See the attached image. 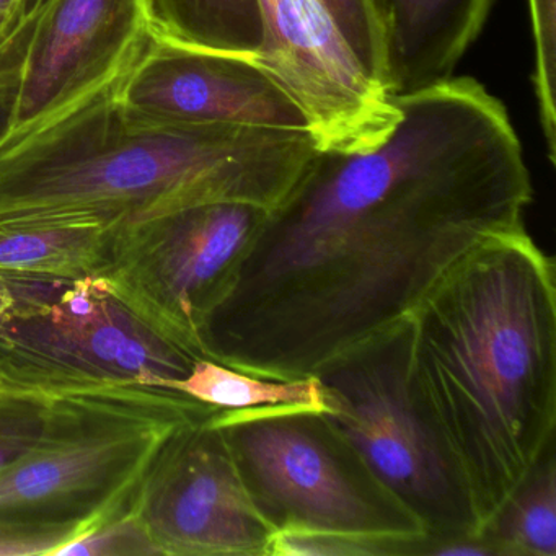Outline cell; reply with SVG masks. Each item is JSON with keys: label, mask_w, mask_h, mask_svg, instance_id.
Returning <instances> with one entry per match:
<instances>
[{"label": "cell", "mask_w": 556, "mask_h": 556, "mask_svg": "<svg viewBox=\"0 0 556 556\" xmlns=\"http://www.w3.org/2000/svg\"><path fill=\"white\" fill-rule=\"evenodd\" d=\"M48 418L50 395L0 390V471L40 442Z\"/></svg>", "instance_id": "ffe728a7"}, {"label": "cell", "mask_w": 556, "mask_h": 556, "mask_svg": "<svg viewBox=\"0 0 556 556\" xmlns=\"http://www.w3.org/2000/svg\"><path fill=\"white\" fill-rule=\"evenodd\" d=\"M382 38L389 97L451 79L483 30L491 0H370Z\"/></svg>", "instance_id": "4fadbf2b"}, {"label": "cell", "mask_w": 556, "mask_h": 556, "mask_svg": "<svg viewBox=\"0 0 556 556\" xmlns=\"http://www.w3.org/2000/svg\"><path fill=\"white\" fill-rule=\"evenodd\" d=\"M15 302L0 328V390L54 393L113 386L168 387L200 357L152 330L99 276L11 279Z\"/></svg>", "instance_id": "52a82bcc"}, {"label": "cell", "mask_w": 556, "mask_h": 556, "mask_svg": "<svg viewBox=\"0 0 556 556\" xmlns=\"http://www.w3.org/2000/svg\"><path fill=\"white\" fill-rule=\"evenodd\" d=\"M240 478L275 532L314 530L426 548L425 529L327 413L301 405L219 408Z\"/></svg>", "instance_id": "5b68a950"}, {"label": "cell", "mask_w": 556, "mask_h": 556, "mask_svg": "<svg viewBox=\"0 0 556 556\" xmlns=\"http://www.w3.org/2000/svg\"><path fill=\"white\" fill-rule=\"evenodd\" d=\"M86 527H43L0 520V556L56 555Z\"/></svg>", "instance_id": "603a6c76"}, {"label": "cell", "mask_w": 556, "mask_h": 556, "mask_svg": "<svg viewBox=\"0 0 556 556\" xmlns=\"http://www.w3.org/2000/svg\"><path fill=\"white\" fill-rule=\"evenodd\" d=\"M30 4L27 8L18 9L12 14L2 15L0 17V53L18 37L25 22H27L28 14H30Z\"/></svg>", "instance_id": "cb8c5ba5"}, {"label": "cell", "mask_w": 556, "mask_h": 556, "mask_svg": "<svg viewBox=\"0 0 556 556\" xmlns=\"http://www.w3.org/2000/svg\"><path fill=\"white\" fill-rule=\"evenodd\" d=\"M116 230L92 213L0 216V275L28 281L102 276Z\"/></svg>", "instance_id": "5bb4252c"}, {"label": "cell", "mask_w": 556, "mask_h": 556, "mask_svg": "<svg viewBox=\"0 0 556 556\" xmlns=\"http://www.w3.org/2000/svg\"><path fill=\"white\" fill-rule=\"evenodd\" d=\"M478 539L493 556H556V454L546 448Z\"/></svg>", "instance_id": "2e32d148"}, {"label": "cell", "mask_w": 556, "mask_h": 556, "mask_svg": "<svg viewBox=\"0 0 556 556\" xmlns=\"http://www.w3.org/2000/svg\"><path fill=\"white\" fill-rule=\"evenodd\" d=\"M344 43L370 83L383 90V53L370 0H321ZM386 92V90H383Z\"/></svg>", "instance_id": "44dd1931"}, {"label": "cell", "mask_w": 556, "mask_h": 556, "mask_svg": "<svg viewBox=\"0 0 556 556\" xmlns=\"http://www.w3.org/2000/svg\"><path fill=\"white\" fill-rule=\"evenodd\" d=\"M366 152L317 149L268 211L204 356L295 380L412 317L465 253L523 229L533 188L503 103L470 77L390 97Z\"/></svg>", "instance_id": "6da1fadb"}, {"label": "cell", "mask_w": 556, "mask_h": 556, "mask_svg": "<svg viewBox=\"0 0 556 556\" xmlns=\"http://www.w3.org/2000/svg\"><path fill=\"white\" fill-rule=\"evenodd\" d=\"M387 555H412V552L400 543L314 530H279L273 533L268 546V556Z\"/></svg>", "instance_id": "7402d4cb"}, {"label": "cell", "mask_w": 556, "mask_h": 556, "mask_svg": "<svg viewBox=\"0 0 556 556\" xmlns=\"http://www.w3.org/2000/svg\"><path fill=\"white\" fill-rule=\"evenodd\" d=\"M142 5L154 40L253 60L265 43L260 0H142Z\"/></svg>", "instance_id": "9a60e30c"}, {"label": "cell", "mask_w": 556, "mask_h": 556, "mask_svg": "<svg viewBox=\"0 0 556 556\" xmlns=\"http://www.w3.org/2000/svg\"><path fill=\"white\" fill-rule=\"evenodd\" d=\"M535 47V87L540 125L548 161H556V0H529Z\"/></svg>", "instance_id": "ac0fdd59"}, {"label": "cell", "mask_w": 556, "mask_h": 556, "mask_svg": "<svg viewBox=\"0 0 556 556\" xmlns=\"http://www.w3.org/2000/svg\"><path fill=\"white\" fill-rule=\"evenodd\" d=\"M115 89L0 155V216L92 213L122 230L216 201L273 210L318 149L308 131L149 122Z\"/></svg>", "instance_id": "3957f363"}, {"label": "cell", "mask_w": 556, "mask_h": 556, "mask_svg": "<svg viewBox=\"0 0 556 556\" xmlns=\"http://www.w3.org/2000/svg\"><path fill=\"white\" fill-rule=\"evenodd\" d=\"M412 317L315 370L327 415L408 507L431 546L477 539L473 516L412 382Z\"/></svg>", "instance_id": "8992f818"}, {"label": "cell", "mask_w": 556, "mask_h": 556, "mask_svg": "<svg viewBox=\"0 0 556 556\" xmlns=\"http://www.w3.org/2000/svg\"><path fill=\"white\" fill-rule=\"evenodd\" d=\"M412 382L477 539L555 444V263L526 227L455 262L412 315Z\"/></svg>", "instance_id": "7a4b0ae2"}, {"label": "cell", "mask_w": 556, "mask_h": 556, "mask_svg": "<svg viewBox=\"0 0 556 556\" xmlns=\"http://www.w3.org/2000/svg\"><path fill=\"white\" fill-rule=\"evenodd\" d=\"M14 286H12L11 279L0 275V328L8 320L9 314H11L12 307H14Z\"/></svg>", "instance_id": "d4e9b609"}, {"label": "cell", "mask_w": 556, "mask_h": 556, "mask_svg": "<svg viewBox=\"0 0 556 556\" xmlns=\"http://www.w3.org/2000/svg\"><path fill=\"white\" fill-rule=\"evenodd\" d=\"M217 406L159 386H113L50 395L43 438L0 471V520L86 527L135 500L165 439Z\"/></svg>", "instance_id": "277c9868"}, {"label": "cell", "mask_w": 556, "mask_h": 556, "mask_svg": "<svg viewBox=\"0 0 556 556\" xmlns=\"http://www.w3.org/2000/svg\"><path fill=\"white\" fill-rule=\"evenodd\" d=\"M148 41L142 0H31L0 155L115 89Z\"/></svg>", "instance_id": "9c48e42d"}, {"label": "cell", "mask_w": 556, "mask_h": 556, "mask_svg": "<svg viewBox=\"0 0 556 556\" xmlns=\"http://www.w3.org/2000/svg\"><path fill=\"white\" fill-rule=\"evenodd\" d=\"M113 99L125 112L164 125L312 132L301 103L253 58L151 37Z\"/></svg>", "instance_id": "7c38bea8"}, {"label": "cell", "mask_w": 556, "mask_h": 556, "mask_svg": "<svg viewBox=\"0 0 556 556\" xmlns=\"http://www.w3.org/2000/svg\"><path fill=\"white\" fill-rule=\"evenodd\" d=\"M211 418L165 439L136 494V517L157 555L268 556L275 530Z\"/></svg>", "instance_id": "30bf717a"}, {"label": "cell", "mask_w": 556, "mask_h": 556, "mask_svg": "<svg viewBox=\"0 0 556 556\" xmlns=\"http://www.w3.org/2000/svg\"><path fill=\"white\" fill-rule=\"evenodd\" d=\"M31 0H0V17L12 14L18 9L27 8Z\"/></svg>", "instance_id": "484cf974"}, {"label": "cell", "mask_w": 556, "mask_h": 556, "mask_svg": "<svg viewBox=\"0 0 556 556\" xmlns=\"http://www.w3.org/2000/svg\"><path fill=\"white\" fill-rule=\"evenodd\" d=\"M265 43L256 63L301 103L325 151L366 152L386 141L399 106L367 79L321 0H260Z\"/></svg>", "instance_id": "8fae6325"}, {"label": "cell", "mask_w": 556, "mask_h": 556, "mask_svg": "<svg viewBox=\"0 0 556 556\" xmlns=\"http://www.w3.org/2000/svg\"><path fill=\"white\" fill-rule=\"evenodd\" d=\"M170 389L219 408L301 405L327 413L324 390L315 376L295 380L263 379L213 359H198L190 374L172 382Z\"/></svg>", "instance_id": "e0dca14e"}, {"label": "cell", "mask_w": 556, "mask_h": 556, "mask_svg": "<svg viewBox=\"0 0 556 556\" xmlns=\"http://www.w3.org/2000/svg\"><path fill=\"white\" fill-rule=\"evenodd\" d=\"M135 500L92 523L86 532L61 546L54 556L157 555L135 514Z\"/></svg>", "instance_id": "d6986e66"}, {"label": "cell", "mask_w": 556, "mask_h": 556, "mask_svg": "<svg viewBox=\"0 0 556 556\" xmlns=\"http://www.w3.org/2000/svg\"><path fill=\"white\" fill-rule=\"evenodd\" d=\"M268 211L216 201L116 230L112 260L99 278L152 330L207 359L204 331L232 291Z\"/></svg>", "instance_id": "ba28073f"}]
</instances>
